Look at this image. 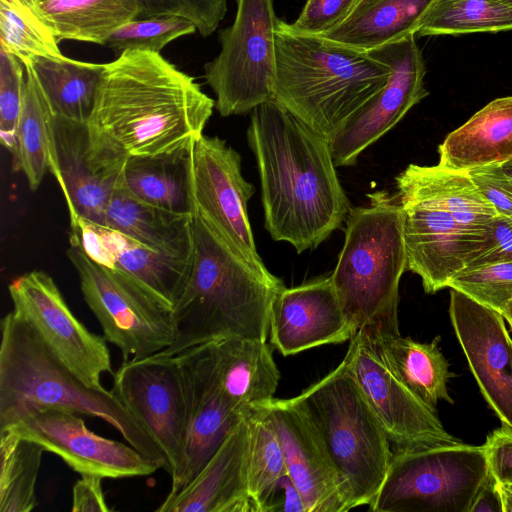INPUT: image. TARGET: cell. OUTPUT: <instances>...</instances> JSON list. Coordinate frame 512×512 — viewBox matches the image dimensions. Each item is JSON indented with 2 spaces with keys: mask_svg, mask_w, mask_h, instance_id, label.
Listing matches in <instances>:
<instances>
[{
  "mask_svg": "<svg viewBox=\"0 0 512 512\" xmlns=\"http://www.w3.org/2000/svg\"><path fill=\"white\" fill-rule=\"evenodd\" d=\"M502 165L512 175V159L505 163H502Z\"/></svg>",
  "mask_w": 512,
  "mask_h": 512,
  "instance_id": "cell-53",
  "label": "cell"
},
{
  "mask_svg": "<svg viewBox=\"0 0 512 512\" xmlns=\"http://www.w3.org/2000/svg\"><path fill=\"white\" fill-rule=\"evenodd\" d=\"M248 422L242 418L193 481L158 512H257L248 490Z\"/></svg>",
  "mask_w": 512,
  "mask_h": 512,
  "instance_id": "cell-24",
  "label": "cell"
},
{
  "mask_svg": "<svg viewBox=\"0 0 512 512\" xmlns=\"http://www.w3.org/2000/svg\"><path fill=\"white\" fill-rule=\"evenodd\" d=\"M67 256L103 337L120 350L123 362L151 356L173 344L172 308L127 274L92 259L74 238Z\"/></svg>",
  "mask_w": 512,
  "mask_h": 512,
  "instance_id": "cell-9",
  "label": "cell"
},
{
  "mask_svg": "<svg viewBox=\"0 0 512 512\" xmlns=\"http://www.w3.org/2000/svg\"><path fill=\"white\" fill-rule=\"evenodd\" d=\"M105 63L39 57L32 68L53 116L87 123Z\"/></svg>",
  "mask_w": 512,
  "mask_h": 512,
  "instance_id": "cell-33",
  "label": "cell"
},
{
  "mask_svg": "<svg viewBox=\"0 0 512 512\" xmlns=\"http://www.w3.org/2000/svg\"><path fill=\"white\" fill-rule=\"evenodd\" d=\"M368 198V206L348 213L344 244L330 277L354 333L396 336L399 283L407 270L402 208L386 191Z\"/></svg>",
  "mask_w": 512,
  "mask_h": 512,
  "instance_id": "cell-5",
  "label": "cell"
},
{
  "mask_svg": "<svg viewBox=\"0 0 512 512\" xmlns=\"http://www.w3.org/2000/svg\"><path fill=\"white\" fill-rule=\"evenodd\" d=\"M248 422V490L256 511L277 481L287 474L283 450L265 406L246 415Z\"/></svg>",
  "mask_w": 512,
  "mask_h": 512,
  "instance_id": "cell-38",
  "label": "cell"
},
{
  "mask_svg": "<svg viewBox=\"0 0 512 512\" xmlns=\"http://www.w3.org/2000/svg\"><path fill=\"white\" fill-rule=\"evenodd\" d=\"M23 62L0 48V138L10 152L15 143L26 77Z\"/></svg>",
  "mask_w": 512,
  "mask_h": 512,
  "instance_id": "cell-42",
  "label": "cell"
},
{
  "mask_svg": "<svg viewBox=\"0 0 512 512\" xmlns=\"http://www.w3.org/2000/svg\"><path fill=\"white\" fill-rule=\"evenodd\" d=\"M360 0H307L292 28L300 33L324 35L344 22Z\"/></svg>",
  "mask_w": 512,
  "mask_h": 512,
  "instance_id": "cell-43",
  "label": "cell"
},
{
  "mask_svg": "<svg viewBox=\"0 0 512 512\" xmlns=\"http://www.w3.org/2000/svg\"><path fill=\"white\" fill-rule=\"evenodd\" d=\"M49 172L63 192L71 225L106 227L107 206L121 173L93 161L86 123L51 116Z\"/></svg>",
  "mask_w": 512,
  "mask_h": 512,
  "instance_id": "cell-21",
  "label": "cell"
},
{
  "mask_svg": "<svg viewBox=\"0 0 512 512\" xmlns=\"http://www.w3.org/2000/svg\"><path fill=\"white\" fill-rule=\"evenodd\" d=\"M190 155L194 210L252 267L269 274L247 214L255 188L242 176L240 155L224 140L204 134L193 142Z\"/></svg>",
  "mask_w": 512,
  "mask_h": 512,
  "instance_id": "cell-13",
  "label": "cell"
},
{
  "mask_svg": "<svg viewBox=\"0 0 512 512\" xmlns=\"http://www.w3.org/2000/svg\"><path fill=\"white\" fill-rule=\"evenodd\" d=\"M197 31L195 25L176 16L135 18L117 28L104 46L117 56L127 50L160 51L170 42Z\"/></svg>",
  "mask_w": 512,
  "mask_h": 512,
  "instance_id": "cell-39",
  "label": "cell"
},
{
  "mask_svg": "<svg viewBox=\"0 0 512 512\" xmlns=\"http://www.w3.org/2000/svg\"><path fill=\"white\" fill-rule=\"evenodd\" d=\"M502 315L512 329V301L506 306Z\"/></svg>",
  "mask_w": 512,
  "mask_h": 512,
  "instance_id": "cell-51",
  "label": "cell"
},
{
  "mask_svg": "<svg viewBox=\"0 0 512 512\" xmlns=\"http://www.w3.org/2000/svg\"><path fill=\"white\" fill-rule=\"evenodd\" d=\"M136 18L183 17L191 21L203 37L217 29L227 12V0H135Z\"/></svg>",
  "mask_w": 512,
  "mask_h": 512,
  "instance_id": "cell-41",
  "label": "cell"
},
{
  "mask_svg": "<svg viewBox=\"0 0 512 512\" xmlns=\"http://www.w3.org/2000/svg\"><path fill=\"white\" fill-rule=\"evenodd\" d=\"M8 290L13 311L60 361L88 386L102 388L101 375L114 374L107 340L75 317L51 276L34 270L15 278Z\"/></svg>",
  "mask_w": 512,
  "mask_h": 512,
  "instance_id": "cell-14",
  "label": "cell"
},
{
  "mask_svg": "<svg viewBox=\"0 0 512 512\" xmlns=\"http://www.w3.org/2000/svg\"><path fill=\"white\" fill-rule=\"evenodd\" d=\"M433 1L363 0L344 22L321 36L367 52L416 35Z\"/></svg>",
  "mask_w": 512,
  "mask_h": 512,
  "instance_id": "cell-28",
  "label": "cell"
},
{
  "mask_svg": "<svg viewBox=\"0 0 512 512\" xmlns=\"http://www.w3.org/2000/svg\"><path fill=\"white\" fill-rule=\"evenodd\" d=\"M247 139L257 162L266 230L297 253L318 247L351 209L330 142L275 100L251 110Z\"/></svg>",
  "mask_w": 512,
  "mask_h": 512,
  "instance_id": "cell-2",
  "label": "cell"
},
{
  "mask_svg": "<svg viewBox=\"0 0 512 512\" xmlns=\"http://www.w3.org/2000/svg\"><path fill=\"white\" fill-rule=\"evenodd\" d=\"M512 30V7L497 0H434L418 36L495 33Z\"/></svg>",
  "mask_w": 512,
  "mask_h": 512,
  "instance_id": "cell-36",
  "label": "cell"
},
{
  "mask_svg": "<svg viewBox=\"0 0 512 512\" xmlns=\"http://www.w3.org/2000/svg\"><path fill=\"white\" fill-rule=\"evenodd\" d=\"M360 1H363V0H360ZM360 1H359V2H360ZM359 2H358V3H359Z\"/></svg>",
  "mask_w": 512,
  "mask_h": 512,
  "instance_id": "cell-56",
  "label": "cell"
},
{
  "mask_svg": "<svg viewBox=\"0 0 512 512\" xmlns=\"http://www.w3.org/2000/svg\"><path fill=\"white\" fill-rule=\"evenodd\" d=\"M396 186L403 213L407 270L421 278L426 293H436L468 265L488 233L464 227L432 199Z\"/></svg>",
  "mask_w": 512,
  "mask_h": 512,
  "instance_id": "cell-17",
  "label": "cell"
},
{
  "mask_svg": "<svg viewBox=\"0 0 512 512\" xmlns=\"http://www.w3.org/2000/svg\"><path fill=\"white\" fill-rule=\"evenodd\" d=\"M215 101L160 53L127 50L105 63L86 123L93 161L115 173L127 159L190 147Z\"/></svg>",
  "mask_w": 512,
  "mask_h": 512,
  "instance_id": "cell-1",
  "label": "cell"
},
{
  "mask_svg": "<svg viewBox=\"0 0 512 512\" xmlns=\"http://www.w3.org/2000/svg\"><path fill=\"white\" fill-rule=\"evenodd\" d=\"M191 146L171 153L127 159L121 169V186L147 204L192 215Z\"/></svg>",
  "mask_w": 512,
  "mask_h": 512,
  "instance_id": "cell-29",
  "label": "cell"
},
{
  "mask_svg": "<svg viewBox=\"0 0 512 512\" xmlns=\"http://www.w3.org/2000/svg\"><path fill=\"white\" fill-rule=\"evenodd\" d=\"M467 173L498 215L512 217V175L502 164L473 168Z\"/></svg>",
  "mask_w": 512,
  "mask_h": 512,
  "instance_id": "cell-44",
  "label": "cell"
},
{
  "mask_svg": "<svg viewBox=\"0 0 512 512\" xmlns=\"http://www.w3.org/2000/svg\"><path fill=\"white\" fill-rule=\"evenodd\" d=\"M490 473L485 445L396 449L372 512H469Z\"/></svg>",
  "mask_w": 512,
  "mask_h": 512,
  "instance_id": "cell-8",
  "label": "cell"
},
{
  "mask_svg": "<svg viewBox=\"0 0 512 512\" xmlns=\"http://www.w3.org/2000/svg\"><path fill=\"white\" fill-rule=\"evenodd\" d=\"M449 316L483 397L512 429V339L503 315L452 289Z\"/></svg>",
  "mask_w": 512,
  "mask_h": 512,
  "instance_id": "cell-19",
  "label": "cell"
},
{
  "mask_svg": "<svg viewBox=\"0 0 512 512\" xmlns=\"http://www.w3.org/2000/svg\"><path fill=\"white\" fill-rule=\"evenodd\" d=\"M191 227L190 272L172 309L174 342L159 353L173 356L234 337L267 340L272 304L283 282L252 267L195 210Z\"/></svg>",
  "mask_w": 512,
  "mask_h": 512,
  "instance_id": "cell-3",
  "label": "cell"
},
{
  "mask_svg": "<svg viewBox=\"0 0 512 512\" xmlns=\"http://www.w3.org/2000/svg\"><path fill=\"white\" fill-rule=\"evenodd\" d=\"M36 12L58 42L105 45L109 36L137 16L135 0H45Z\"/></svg>",
  "mask_w": 512,
  "mask_h": 512,
  "instance_id": "cell-32",
  "label": "cell"
},
{
  "mask_svg": "<svg viewBox=\"0 0 512 512\" xmlns=\"http://www.w3.org/2000/svg\"><path fill=\"white\" fill-rule=\"evenodd\" d=\"M103 477L92 474H83L74 484L72 492L73 512H110L102 489Z\"/></svg>",
  "mask_w": 512,
  "mask_h": 512,
  "instance_id": "cell-47",
  "label": "cell"
},
{
  "mask_svg": "<svg viewBox=\"0 0 512 512\" xmlns=\"http://www.w3.org/2000/svg\"><path fill=\"white\" fill-rule=\"evenodd\" d=\"M30 403L61 406L102 419L171 474L163 452L115 392L88 386L12 310L1 321L0 416Z\"/></svg>",
  "mask_w": 512,
  "mask_h": 512,
  "instance_id": "cell-6",
  "label": "cell"
},
{
  "mask_svg": "<svg viewBox=\"0 0 512 512\" xmlns=\"http://www.w3.org/2000/svg\"><path fill=\"white\" fill-rule=\"evenodd\" d=\"M469 512H504L499 483L491 471L476 493Z\"/></svg>",
  "mask_w": 512,
  "mask_h": 512,
  "instance_id": "cell-49",
  "label": "cell"
},
{
  "mask_svg": "<svg viewBox=\"0 0 512 512\" xmlns=\"http://www.w3.org/2000/svg\"><path fill=\"white\" fill-rule=\"evenodd\" d=\"M270 342L284 356L350 340L354 330L331 277L284 287L270 313Z\"/></svg>",
  "mask_w": 512,
  "mask_h": 512,
  "instance_id": "cell-22",
  "label": "cell"
},
{
  "mask_svg": "<svg viewBox=\"0 0 512 512\" xmlns=\"http://www.w3.org/2000/svg\"><path fill=\"white\" fill-rule=\"evenodd\" d=\"M497 1L512 7V0H497Z\"/></svg>",
  "mask_w": 512,
  "mask_h": 512,
  "instance_id": "cell-54",
  "label": "cell"
},
{
  "mask_svg": "<svg viewBox=\"0 0 512 512\" xmlns=\"http://www.w3.org/2000/svg\"><path fill=\"white\" fill-rule=\"evenodd\" d=\"M113 391L165 455L173 476L186 447L187 402L176 355L156 353L123 362Z\"/></svg>",
  "mask_w": 512,
  "mask_h": 512,
  "instance_id": "cell-15",
  "label": "cell"
},
{
  "mask_svg": "<svg viewBox=\"0 0 512 512\" xmlns=\"http://www.w3.org/2000/svg\"><path fill=\"white\" fill-rule=\"evenodd\" d=\"M190 214L171 212L147 204L127 192L119 182L106 210V227L151 249L173 255H191Z\"/></svg>",
  "mask_w": 512,
  "mask_h": 512,
  "instance_id": "cell-27",
  "label": "cell"
},
{
  "mask_svg": "<svg viewBox=\"0 0 512 512\" xmlns=\"http://www.w3.org/2000/svg\"><path fill=\"white\" fill-rule=\"evenodd\" d=\"M278 435L287 469L306 512L351 510L345 486L307 417L292 399L263 404Z\"/></svg>",
  "mask_w": 512,
  "mask_h": 512,
  "instance_id": "cell-20",
  "label": "cell"
},
{
  "mask_svg": "<svg viewBox=\"0 0 512 512\" xmlns=\"http://www.w3.org/2000/svg\"><path fill=\"white\" fill-rule=\"evenodd\" d=\"M21 1H23L25 4H27L29 7H31L35 11L40 2L39 0H21Z\"/></svg>",
  "mask_w": 512,
  "mask_h": 512,
  "instance_id": "cell-52",
  "label": "cell"
},
{
  "mask_svg": "<svg viewBox=\"0 0 512 512\" xmlns=\"http://www.w3.org/2000/svg\"><path fill=\"white\" fill-rule=\"evenodd\" d=\"M3 429L55 453L80 475L117 479L151 475L160 468L131 445L90 431L79 413L61 406L21 405L0 416Z\"/></svg>",
  "mask_w": 512,
  "mask_h": 512,
  "instance_id": "cell-11",
  "label": "cell"
},
{
  "mask_svg": "<svg viewBox=\"0 0 512 512\" xmlns=\"http://www.w3.org/2000/svg\"><path fill=\"white\" fill-rule=\"evenodd\" d=\"M439 165L460 171L512 159V95L492 100L438 147Z\"/></svg>",
  "mask_w": 512,
  "mask_h": 512,
  "instance_id": "cell-26",
  "label": "cell"
},
{
  "mask_svg": "<svg viewBox=\"0 0 512 512\" xmlns=\"http://www.w3.org/2000/svg\"><path fill=\"white\" fill-rule=\"evenodd\" d=\"M70 238L92 259L127 274L172 309L185 288L192 254L160 252L115 230L85 222L71 226Z\"/></svg>",
  "mask_w": 512,
  "mask_h": 512,
  "instance_id": "cell-23",
  "label": "cell"
},
{
  "mask_svg": "<svg viewBox=\"0 0 512 512\" xmlns=\"http://www.w3.org/2000/svg\"><path fill=\"white\" fill-rule=\"evenodd\" d=\"M369 336L392 371L425 404L433 409L439 400L453 404L447 383L454 373L439 349V336L430 343L401 335Z\"/></svg>",
  "mask_w": 512,
  "mask_h": 512,
  "instance_id": "cell-31",
  "label": "cell"
},
{
  "mask_svg": "<svg viewBox=\"0 0 512 512\" xmlns=\"http://www.w3.org/2000/svg\"><path fill=\"white\" fill-rule=\"evenodd\" d=\"M233 23L219 31V54L204 65L215 108L224 117L274 100L276 27L273 0H236Z\"/></svg>",
  "mask_w": 512,
  "mask_h": 512,
  "instance_id": "cell-10",
  "label": "cell"
},
{
  "mask_svg": "<svg viewBox=\"0 0 512 512\" xmlns=\"http://www.w3.org/2000/svg\"><path fill=\"white\" fill-rule=\"evenodd\" d=\"M504 512H512V483L498 482Z\"/></svg>",
  "mask_w": 512,
  "mask_h": 512,
  "instance_id": "cell-50",
  "label": "cell"
},
{
  "mask_svg": "<svg viewBox=\"0 0 512 512\" xmlns=\"http://www.w3.org/2000/svg\"><path fill=\"white\" fill-rule=\"evenodd\" d=\"M447 287L502 314L512 301V261L466 266Z\"/></svg>",
  "mask_w": 512,
  "mask_h": 512,
  "instance_id": "cell-40",
  "label": "cell"
},
{
  "mask_svg": "<svg viewBox=\"0 0 512 512\" xmlns=\"http://www.w3.org/2000/svg\"><path fill=\"white\" fill-rule=\"evenodd\" d=\"M306 512L298 488L288 474L281 477L265 497L261 512Z\"/></svg>",
  "mask_w": 512,
  "mask_h": 512,
  "instance_id": "cell-48",
  "label": "cell"
},
{
  "mask_svg": "<svg viewBox=\"0 0 512 512\" xmlns=\"http://www.w3.org/2000/svg\"><path fill=\"white\" fill-rule=\"evenodd\" d=\"M484 445L493 476L498 482L512 483V429L502 426L494 430Z\"/></svg>",
  "mask_w": 512,
  "mask_h": 512,
  "instance_id": "cell-46",
  "label": "cell"
},
{
  "mask_svg": "<svg viewBox=\"0 0 512 512\" xmlns=\"http://www.w3.org/2000/svg\"><path fill=\"white\" fill-rule=\"evenodd\" d=\"M274 100L329 142L387 83L369 52L304 34L279 19Z\"/></svg>",
  "mask_w": 512,
  "mask_h": 512,
  "instance_id": "cell-4",
  "label": "cell"
},
{
  "mask_svg": "<svg viewBox=\"0 0 512 512\" xmlns=\"http://www.w3.org/2000/svg\"><path fill=\"white\" fill-rule=\"evenodd\" d=\"M220 388L245 416L274 398L280 372L267 340L234 337L211 342Z\"/></svg>",
  "mask_w": 512,
  "mask_h": 512,
  "instance_id": "cell-25",
  "label": "cell"
},
{
  "mask_svg": "<svg viewBox=\"0 0 512 512\" xmlns=\"http://www.w3.org/2000/svg\"><path fill=\"white\" fill-rule=\"evenodd\" d=\"M367 52L389 67V78L330 140L336 167L355 164L366 148L429 94L424 86L425 61L416 35Z\"/></svg>",
  "mask_w": 512,
  "mask_h": 512,
  "instance_id": "cell-16",
  "label": "cell"
},
{
  "mask_svg": "<svg viewBox=\"0 0 512 512\" xmlns=\"http://www.w3.org/2000/svg\"><path fill=\"white\" fill-rule=\"evenodd\" d=\"M58 44L35 10L21 0H0V48L28 66L39 57L63 58Z\"/></svg>",
  "mask_w": 512,
  "mask_h": 512,
  "instance_id": "cell-37",
  "label": "cell"
},
{
  "mask_svg": "<svg viewBox=\"0 0 512 512\" xmlns=\"http://www.w3.org/2000/svg\"><path fill=\"white\" fill-rule=\"evenodd\" d=\"M396 185L432 199L459 224L476 232L488 233L498 215L467 171L453 170L439 164H410L396 177Z\"/></svg>",
  "mask_w": 512,
  "mask_h": 512,
  "instance_id": "cell-30",
  "label": "cell"
},
{
  "mask_svg": "<svg viewBox=\"0 0 512 512\" xmlns=\"http://www.w3.org/2000/svg\"><path fill=\"white\" fill-rule=\"evenodd\" d=\"M322 442L351 509L370 505L387 474L390 440L344 361L291 398Z\"/></svg>",
  "mask_w": 512,
  "mask_h": 512,
  "instance_id": "cell-7",
  "label": "cell"
},
{
  "mask_svg": "<svg viewBox=\"0 0 512 512\" xmlns=\"http://www.w3.org/2000/svg\"><path fill=\"white\" fill-rule=\"evenodd\" d=\"M38 443L8 429L0 430V512H30L42 454Z\"/></svg>",
  "mask_w": 512,
  "mask_h": 512,
  "instance_id": "cell-35",
  "label": "cell"
},
{
  "mask_svg": "<svg viewBox=\"0 0 512 512\" xmlns=\"http://www.w3.org/2000/svg\"><path fill=\"white\" fill-rule=\"evenodd\" d=\"M343 361L396 449L460 442L445 430L436 409L397 377L366 331L354 333Z\"/></svg>",
  "mask_w": 512,
  "mask_h": 512,
  "instance_id": "cell-12",
  "label": "cell"
},
{
  "mask_svg": "<svg viewBox=\"0 0 512 512\" xmlns=\"http://www.w3.org/2000/svg\"><path fill=\"white\" fill-rule=\"evenodd\" d=\"M512 261V217L497 215L485 242L467 266Z\"/></svg>",
  "mask_w": 512,
  "mask_h": 512,
  "instance_id": "cell-45",
  "label": "cell"
},
{
  "mask_svg": "<svg viewBox=\"0 0 512 512\" xmlns=\"http://www.w3.org/2000/svg\"><path fill=\"white\" fill-rule=\"evenodd\" d=\"M39 1L42 2V1H45V0H39Z\"/></svg>",
  "mask_w": 512,
  "mask_h": 512,
  "instance_id": "cell-55",
  "label": "cell"
},
{
  "mask_svg": "<svg viewBox=\"0 0 512 512\" xmlns=\"http://www.w3.org/2000/svg\"><path fill=\"white\" fill-rule=\"evenodd\" d=\"M187 402V437L180 469L171 476L167 498L184 490L218 450L233 427L245 417L222 392L211 342L176 354Z\"/></svg>",
  "mask_w": 512,
  "mask_h": 512,
  "instance_id": "cell-18",
  "label": "cell"
},
{
  "mask_svg": "<svg viewBox=\"0 0 512 512\" xmlns=\"http://www.w3.org/2000/svg\"><path fill=\"white\" fill-rule=\"evenodd\" d=\"M26 68L24 96L16 128L13 167L36 190L49 171L51 112L30 66Z\"/></svg>",
  "mask_w": 512,
  "mask_h": 512,
  "instance_id": "cell-34",
  "label": "cell"
}]
</instances>
